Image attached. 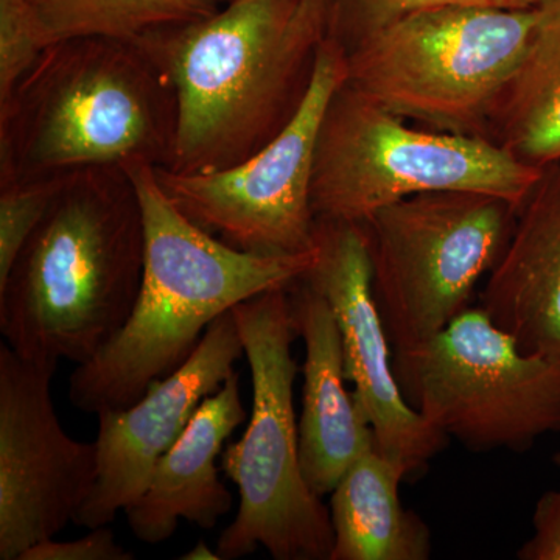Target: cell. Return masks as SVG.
<instances>
[{
	"mask_svg": "<svg viewBox=\"0 0 560 560\" xmlns=\"http://www.w3.org/2000/svg\"><path fill=\"white\" fill-rule=\"evenodd\" d=\"M536 0H324L326 38L342 55L355 50L394 22L420 10L445 5H488L530 9Z\"/></svg>",
	"mask_w": 560,
	"mask_h": 560,
	"instance_id": "20",
	"label": "cell"
},
{
	"mask_svg": "<svg viewBox=\"0 0 560 560\" xmlns=\"http://www.w3.org/2000/svg\"><path fill=\"white\" fill-rule=\"evenodd\" d=\"M305 280L329 302L345 348L353 397L378 452L416 477L451 438L408 404L394 372L393 348L372 287L363 224L316 220L315 261Z\"/></svg>",
	"mask_w": 560,
	"mask_h": 560,
	"instance_id": "12",
	"label": "cell"
},
{
	"mask_svg": "<svg viewBox=\"0 0 560 560\" xmlns=\"http://www.w3.org/2000/svg\"><path fill=\"white\" fill-rule=\"evenodd\" d=\"M138 191L145 261L124 327L70 375L69 399L92 415L124 410L190 359L213 320L268 291L289 289L315 261L301 254L235 249L201 230L168 200L154 167L125 168Z\"/></svg>",
	"mask_w": 560,
	"mask_h": 560,
	"instance_id": "2",
	"label": "cell"
},
{
	"mask_svg": "<svg viewBox=\"0 0 560 560\" xmlns=\"http://www.w3.org/2000/svg\"><path fill=\"white\" fill-rule=\"evenodd\" d=\"M518 208L481 191L415 195L363 221L372 287L394 353L444 330L499 265Z\"/></svg>",
	"mask_w": 560,
	"mask_h": 560,
	"instance_id": "8",
	"label": "cell"
},
{
	"mask_svg": "<svg viewBox=\"0 0 560 560\" xmlns=\"http://www.w3.org/2000/svg\"><path fill=\"white\" fill-rule=\"evenodd\" d=\"M175 138V91L139 44L60 40L0 106V184L88 167H168Z\"/></svg>",
	"mask_w": 560,
	"mask_h": 560,
	"instance_id": "4",
	"label": "cell"
},
{
	"mask_svg": "<svg viewBox=\"0 0 560 560\" xmlns=\"http://www.w3.org/2000/svg\"><path fill=\"white\" fill-rule=\"evenodd\" d=\"M49 46L31 0H0V106Z\"/></svg>",
	"mask_w": 560,
	"mask_h": 560,
	"instance_id": "22",
	"label": "cell"
},
{
	"mask_svg": "<svg viewBox=\"0 0 560 560\" xmlns=\"http://www.w3.org/2000/svg\"><path fill=\"white\" fill-rule=\"evenodd\" d=\"M49 44L103 36L138 40L150 33L202 20L219 0H31Z\"/></svg>",
	"mask_w": 560,
	"mask_h": 560,
	"instance_id": "19",
	"label": "cell"
},
{
	"mask_svg": "<svg viewBox=\"0 0 560 560\" xmlns=\"http://www.w3.org/2000/svg\"><path fill=\"white\" fill-rule=\"evenodd\" d=\"M245 419L241 375L234 372L202 400L179 440L158 460L142 495L125 511L140 541L158 545L171 539L179 521L212 529L232 510L234 499L220 480L217 459Z\"/></svg>",
	"mask_w": 560,
	"mask_h": 560,
	"instance_id": "16",
	"label": "cell"
},
{
	"mask_svg": "<svg viewBox=\"0 0 560 560\" xmlns=\"http://www.w3.org/2000/svg\"><path fill=\"white\" fill-rule=\"evenodd\" d=\"M480 307L525 352L560 363V162L544 168L518 209Z\"/></svg>",
	"mask_w": 560,
	"mask_h": 560,
	"instance_id": "15",
	"label": "cell"
},
{
	"mask_svg": "<svg viewBox=\"0 0 560 560\" xmlns=\"http://www.w3.org/2000/svg\"><path fill=\"white\" fill-rule=\"evenodd\" d=\"M324 36L323 2L231 0L138 40L175 91L165 168L220 172L270 143L307 97Z\"/></svg>",
	"mask_w": 560,
	"mask_h": 560,
	"instance_id": "1",
	"label": "cell"
},
{
	"mask_svg": "<svg viewBox=\"0 0 560 560\" xmlns=\"http://www.w3.org/2000/svg\"><path fill=\"white\" fill-rule=\"evenodd\" d=\"M289 289L232 308L249 364L253 411L245 434L221 453V467L241 495L234 522L219 539L224 560L257 548L276 560H330L334 550L330 510L308 488L301 466Z\"/></svg>",
	"mask_w": 560,
	"mask_h": 560,
	"instance_id": "5",
	"label": "cell"
},
{
	"mask_svg": "<svg viewBox=\"0 0 560 560\" xmlns=\"http://www.w3.org/2000/svg\"><path fill=\"white\" fill-rule=\"evenodd\" d=\"M145 231L121 167L66 173L61 189L0 285V331L32 360H91L138 300Z\"/></svg>",
	"mask_w": 560,
	"mask_h": 560,
	"instance_id": "3",
	"label": "cell"
},
{
	"mask_svg": "<svg viewBox=\"0 0 560 560\" xmlns=\"http://www.w3.org/2000/svg\"><path fill=\"white\" fill-rule=\"evenodd\" d=\"M316 2H324V0H316Z\"/></svg>",
	"mask_w": 560,
	"mask_h": 560,
	"instance_id": "28",
	"label": "cell"
},
{
	"mask_svg": "<svg viewBox=\"0 0 560 560\" xmlns=\"http://www.w3.org/2000/svg\"><path fill=\"white\" fill-rule=\"evenodd\" d=\"M534 20V7L416 11L342 55L345 83L420 127L488 139Z\"/></svg>",
	"mask_w": 560,
	"mask_h": 560,
	"instance_id": "6",
	"label": "cell"
},
{
	"mask_svg": "<svg viewBox=\"0 0 560 560\" xmlns=\"http://www.w3.org/2000/svg\"><path fill=\"white\" fill-rule=\"evenodd\" d=\"M534 534L517 551L521 560H560V488L548 490L536 503Z\"/></svg>",
	"mask_w": 560,
	"mask_h": 560,
	"instance_id": "24",
	"label": "cell"
},
{
	"mask_svg": "<svg viewBox=\"0 0 560 560\" xmlns=\"http://www.w3.org/2000/svg\"><path fill=\"white\" fill-rule=\"evenodd\" d=\"M219 2L221 3V5H223V3L231 2V0H219Z\"/></svg>",
	"mask_w": 560,
	"mask_h": 560,
	"instance_id": "27",
	"label": "cell"
},
{
	"mask_svg": "<svg viewBox=\"0 0 560 560\" xmlns=\"http://www.w3.org/2000/svg\"><path fill=\"white\" fill-rule=\"evenodd\" d=\"M294 330L305 346L300 455L305 481L323 499L345 471L377 447L374 431L346 388L345 348L329 302L301 278L289 289Z\"/></svg>",
	"mask_w": 560,
	"mask_h": 560,
	"instance_id": "14",
	"label": "cell"
},
{
	"mask_svg": "<svg viewBox=\"0 0 560 560\" xmlns=\"http://www.w3.org/2000/svg\"><path fill=\"white\" fill-rule=\"evenodd\" d=\"M555 464L558 466V469H560V452L555 455Z\"/></svg>",
	"mask_w": 560,
	"mask_h": 560,
	"instance_id": "26",
	"label": "cell"
},
{
	"mask_svg": "<svg viewBox=\"0 0 560 560\" xmlns=\"http://www.w3.org/2000/svg\"><path fill=\"white\" fill-rule=\"evenodd\" d=\"M541 173L492 140L401 119L342 81L320 124L312 208L316 220L363 223L415 195L467 190L521 209Z\"/></svg>",
	"mask_w": 560,
	"mask_h": 560,
	"instance_id": "7",
	"label": "cell"
},
{
	"mask_svg": "<svg viewBox=\"0 0 560 560\" xmlns=\"http://www.w3.org/2000/svg\"><path fill=\"white\" fill-rule=\"evenodd\" d=\"M408 470L378 448L361 455L331 492L334 550L330 560H427L431 530L401 504Z\"/></svg>",
	"mask_w": 560,
	"mask_h": 560,
	"instance_id": "17",
	"label": "cell"
},
{
	"mask_svg": "<svg viewBox=\"0 0 560 560\" xmlns=\"http://www.w3.org/2000/svg\"><path fill=\"white\" fill-rule=\"evenodd\" d=\"M65 175L0 184V285L46 217Z\"/></svg>",
	"mask_w": 560,
	"mask_h": 560,
	"instance_id": "21",
	"label": "cell"
},
{
	"mask_svg": "<svg viewBox=\"0 0 560 560\" xmlns=\"http://www.w3.org/2000/svg\"><path fill=\"white\" fill-rule=\"evenodd\" d=\"M245 349L232 311L210 324L190 359L142 399L124 410L98 415V475L73 523L108 526L142 495L151 471L189 425L202 400L234 374Z\"/></svg>",
	"mask_w": 560,
	"mask_h": 560,
	"instance_id": "13",
	"label": "cell"
},
{
	"mask_svg": "<svg viewBox=\"0 0 560 560\" xmlns=\"http://www.w3.org/2000/svg\"><path fill=\"white\" fill-rule=\"evenodd\" d=\"M521 65L490 119L488 139L530 167L560 162V0H536Z\"/></svg>",
	"mask_w": 560,
	"mask_h": 560,
	"instance_id": "18",
	"label": "cell"
},
{
	"mask_svg": "<svg viewBox=\"0 0 560 560\" xmlns=\"http://www.w3.org/2000/svg\"><path fill=\"white\" fill-rule=\"evenodd\" d=\"M57 361L0 345V559L55 539L90 499L97 445L70 438L50 396Z\"/></svg>",
	"mask_w": 560,
	"mask_h": 560,
	"instance_id": "11",
	"label": "cell"
},
{
	"mask_svg": "<svg viewBox=\"0 0 560 560\" xmlns=\"http://www.w3.org/2000/svg\"><path fill=\"white\" fill-rule=\"evenodd\" d=\"M346 79L342 51L324 36L311 90L293 120L235 167L183 175L154 167L180 213L232 248L301 254L315 246L312 179L324 113Z\"/></svg>",
	"mask_w": 560,
	"mask_h": 560,
	"instance_id": "10",
	"label": "cell"
},
{
	"mask_svg": "<svg viewBox=\"0 0 560 560\" xmlns=\"http://www.w3.org/2000/svg\"><path fill=\"white\" fill-rule=\"evenodd\" d=\"M131 551L117 544L108 526H98L80 539L40 541L24 552L21 560H131Z\"/></svg>",
	"mask_w": 560,
	"mask_h": 560,
	"instance_id": "23",
	"label": "cell"
},
{
	"mask_svg": "<svg viewBox=\"0 0 560 560\" xmlns=\"http://www.w3.org/2000/svg\"><path fill=\"white\" fill-rule=\"evenodd\" d=\"M183 560H221L219 552L210 550L206 541H198L186 555L180 556Z\"/></svg>",
	"mask_w": 560,
	"mask_h": 560,
	"instance_id": "25",
	"label": "cell"
},
{
	"mask_svg": "<svg viewBox=\"0 0 560 560\" xmlns=\"http://www.w3.org/2000/svg\"><path fill=\"white\" fill-rule=\"evenodd\" d=\"M393 363L408 404L470 451H528L560 431V363L525 352L480 305Z\"/></svg>",
	"mask_w": 560,
	"mask_h": 560,
	"instance_id": "9",
	"label": "cell"
}]
</instances>
